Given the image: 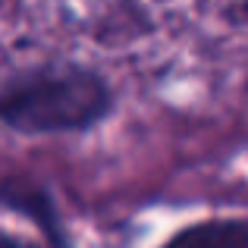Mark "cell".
I'll return each instance as SVG.
<instances>
[{
  "mask_svg": "<svg viewBox=\"0 0 248 248\" xmlns=\"http://www.w3.org/2000/svg\"><path fill=\"white\" fill-rule=\"evenodd\" d=\"M113 104L110 82L79 63L35 66L0 85V123L22 135L85 132L107 120Z\"/></svg>",
  "mask_w": 248,
  "mask_h": 248,
  "instance_id": "6da1fadb",
  "label": "cell"
},
{
  "mask_svg": "<svg viewBox=\"0 0 248 248\" xmlns=\"http://www.w3.org/2000/svg\"><path fill=\"white\" fill-rule=\"evenodd\" d=\"M0 204H10L13 211L31 217L47 232V239H50L54 248H66V236H63L60 217H57V211H54V204H50L44 188L29 186V182H6V186L0 188Z\"/></svg>",
  "mask_w": 248,
  "mask_h": 248,
  "instance_id": "7a4b0ae2",
  "label": "cell"
},
{
  "mask_svg": "<svg viewBox=\"0 0 248 248\" xmlns=\"http://www.w3.org/2000/svg\"><path fill=\"white\" fill-rule=\"evenodd\" d=\"M164 248H248V220H204L179 230Z\"/></svg>",
  "mask_w": 248,
  "mask_h": 248,
  "instance_id": "3957f363",
  "label": "cell"
},
{
  "mask_svg": "<svg viewBox=\"0 0 248 248\" xmlns=\"http://www.w3.org/2000/svg\"><path fill=\"white\" fill-rule=\"evenodd\" d=\"M0 248H25L19 239H13V236H6V232H0Z\"/></svg>",
  "mask_w": 248,
  "mask_h": 248,
  "instance_id": "277c9868",
  "label": "cell"
}]
</instances>
